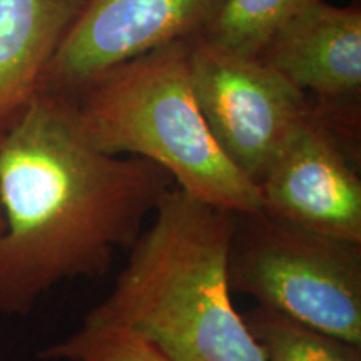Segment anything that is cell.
<instances>
[{
	"label": "cell",
	"mask_w": 361,
	"mask_h": 361,
	"mask_svg": "<svg viewBox=\"0 0 361 361\" xmlns=\"http://www.w3.org/2000/svg\"><path fill=\"white\" fill-rule=\"evenodd\" d=\"M173 186L154 162L94 146L66 96L37 92L0 139V314L107 274Z\"/></svg>",
	"instance_id": "cell-1"
},
{
	"label": "cell",
	"mask_w": 361,
	"mask_h": 361,
	"mask_svg": "<svg viewBox=\"0 0 361 361\" xmlns=\"http://www.w3.org/2000/svg\"><path fill=\"white\" fill-rule=\"evenodd\" d=\"M152 216L85 319L133 329L174 361H264L229 286L238 213L173 186Z\"/></svg>",
	"instance_id": "cell-2"
},
{
	"label": "cell",
	"mask_w": 361,
	"mask_h": 361,
	"mask_svg": "<svg viewBox=\"0 0 361 361\" xmlns=\"http://www.w3.org/2000/svg\"><path fill=\"white\" fill-rule=\"evenodd\" d=\"M189 40L112 67L66 97L102 152L142 157L191 196L239 214L258 213V186L226 157L201 114Z\"/></svg>",
	"instance_id": "cell-3"
},
{
	"label": "cell",
	"mask_w": 361,
	"mask_h": 361,
	"mask_svg": "<svg viewBox=\"0 0 361 361\" xmlns=\"http://www.w3.org/2000/svg\"><path fill=\"white\" fill-rule=\"evenodd\" d=\"M228 276L233 295L361 346V243L238 213Z\"/></svg>",
	"instance_id": "cell-4"
},
{
	"label": "cell",
	"mask_w": 361,
	"mask_h": 361,
	"mask_svg": "<svg viewBox=\"0 0 361 361\" xmlns=\"http://www.w3.org/2000/svg\"><path fill=\"white\" fill-rule=\"evenodd\" d=\"M194 96L226 157L258 186L288 135L311 109V99L256 56L189 40Z\"/></svg>",
	"instance_id": "cell-5"
},
{
	"label": "cell",
	"mask_w": 361,
	"mask_h": 361,
	"mask_svg": "<svg viewBox=\"0 0 361 361\" xmlns=\"http://www.w3.org/2000/svg\"><path fill=\"white\" fill-rule=\"evenodd\" d=\"M261 211L310 231L361 243L360 135L313 107L258 183Z\"/></svg>",
	"instance_id": "cell-6"
},
{
	"label": "cell",
	"mask_w": 361,
	"mask_h": 361,
	"mask_svg": "<svg viewBox=\"0 0 361 361\" xmlns=\"http://www.w3.org/2000/svg\"><path fill=\"white\" fill-rule=\"evenodd\" d=\"M223 0H80L39 92L61 96L112 67L191 39Z\"/></svg>",
	"instance_id": "cell-7"
},
{
	"label": "cell",
	"mask_w": 361,
	"mask_h": 361,
	"mask_svg": "<svg viewBox=\"0 0 361 361\" xmlns=\"http://www.w3.org/2000/svg\"><path fill=\"white\" fill-rule=\"evenodd\" d=\"M338 123L361 124V8L313 0L274 30L259 54Z\"/></svg>",
	"instance_id": "cell-8"
},
{
	"label": "cell",
	"mask_w": 361,
	"mask_h": 361,
	"mask_svg": "<svg viewBox=\"0 0 361 361\" xmlns=\"http://www.w3.org/2000/svg\"><path fill=\"white\" fill-rule=\"evenodd\" d=\"M80 0H0V139L37 96Z\"/></svg>",
	"instance_id": "cell-9"
},
{
	"label": "cell",
	"mask_w": 361,
	"mask_h": 361,
	"mask_svg": "<svg viewBox=\"0 0 361 361\" xmlns=\"http://www.w3.org/2000/svg\"><path fill=\"white\" fill-rule=\"evenodd\" d=\"M264 361H361V346L256 306L243 314Z\"/></svg>",
	"instance_id": "cell-10"
},
{
	"label": "cell",
	"mask_w": 361,
	"mask_h": 361,
	"mask_svg": "<svg viewBox=\"0 0 361 361\" xmlns=\"http://www.w3.org/2000/svg\"><path fill=\"white\" fill-rule=\"evenodd\" d=\"M313 0H223L202 32L209 42L258 56L279 25Z\"/></svg>",
	"instance_id": "cell-11"
},
{
	"label": "cell",
	"mask_w": 361,
	"mask_h": 361,
	"mask_svg": "<svg viewBox=\"0 0 361 361\" xmlns=\"http://www.w3.org/2000/svg\"><path fill=\"white\" fill-rule=\"evenodd\" d=\"M37 356L42 361H174L133 329L89 319L69 336L45 346Z\"/></svg>",
	"instance_id": "cell-12"
},
{
	"label": "cell",
	"mask_w": 361,
	"mask_h": 361,
	"mask_svg": "<svg viewBox=\"0 0 361 361\" xmlns=\"http://www.w3.org/2000/svg\"><path fill=\"white\" fill-rule=\"evenodd\" d=\"M4 231V218H2V209H0V236H2Z\"/></svg>",
	"instance_id": "cell-13"
},
{
	"label": "cell",
	"mask_w": 361,
	"mask_h": 361,
	"mask_svg": "<svg viewBox=\"0 0 361 361\" xmlns=\"http://www.w3.org/2000/svg\"><path fill=\"white\" fill-rule=\"evenodd\" d=\"M351 4H360V0H350Z\"/></svg>",
	"instance_id": "cell-14"
}]
</instances>
